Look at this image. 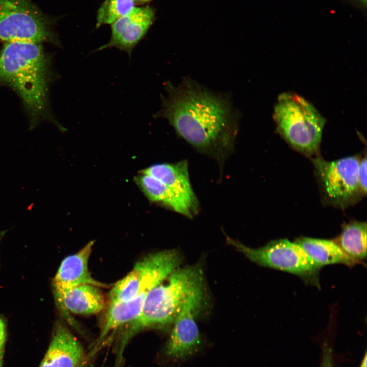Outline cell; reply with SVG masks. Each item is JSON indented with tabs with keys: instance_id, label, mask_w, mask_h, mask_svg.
<instances>
[{
	"instance_id": "obj_1",
	"label": "cell",
	"mask_w": 367,
	"mask_h": 367,
	"mask_svg": "<svg viewBox=\"0 0 367 367\" xmlns=\"http://www.w3.org/2000/svg\"><path fill=\"white\" fill-rule=\"evenodd\" d=\"M167 95L154 118L166 119L177 135L219 162L234 147L240 115L228 94L213 92L190 78L165 83Z\"/></svg>"
},
{
	"instance_id": "obj_2",
	"label": "cell",
	"mask_w": 367,
	"mask_h": 367,
	"mask_svg": "<svg viewBox=\"0 0 367 367\" xmlns=\"http://www.w3.org/2000/svg\"><path fill=\"white\" fill-rule=\"evenodd\" d=\"M49 60L39 43H7L0 52V83L21 97L32 126L48 116Z\"/></svg>"
},
{
	"instance_id": "obj_3",
	"label": "cell",
	"mask_w": 367,
	"mask_h": 367,
	"mask_svg": "<svg viewBox=\"0 0 367 367\" xmlns=\"http://www.w3.org/2000/svg\"><path fill=\"white\" fill-rule=\"evenodd\" d=\"M203 287V276L198 266L177 268L147 295L138 316L125 326L117 354L122 360L126 346L137 333L149 328L173 324L188 296Z\"/></svg>"
},
{
	"instance_id": "obj_4",
	"label": "cell",
	"mask_w": 367,
	"mask_h": 367,
	"mask_svg": "<svg viewBox=\"0 0 367 367\" xmlns=\"http://www.w3.org/2000/svg\"><path fill=\"white\" fill-rule=\"evenodd\" d=\"M273 117L278 132L293 148L309 155L318 152L325 120L304 98L291 92L281 94Z\"/></svg>"
},
{
	"instance_id": "obj_5",
	"label": "cell",
	"mask_w": 367,
	"mask_h": 367,
	"mask_svg": "<svg viewBox=\"0 0 367 367\" xmlns=\"http://www.w3.org/2000/svg\"><path fill=\"white\" fill-rule=\"evenodd\" d=\"M53 20L31 0H0V42L60 44Z\"/></svg>"
},
{
	"instance_id": "obj_6",
	"label": "cell",
	"mask_w": 367,
	"mask_h": 367,
	"mask_svg": "<svg viewBox=\"0 0 367 367\" xmlns=\"http://www.w3.org/2000/svg\"><path fill=\"white\" fill-rule=\"evenodd\" d=\"M227 242L259 265L295 274L306 283L319 286L321 268L295 242L279 239L259 248H250L229 237Z\"/></svg>"
},
{
	"instance_id": "obj_7",
	"label": "cell",
	"mask_w": 367,
	"mask_h": 367,
	"mask_svg": "<svg viewBox=\"0 0 367 367\" xmlns=\"http://www.w3.org/2000/svg\"><path fill=\"white\" fill-rule=\"evenodd\" d=\"M181 261V256L175 250H163L145 256L112 286L109 294V303L126 301L147 295L178 268Z\"/></svg>"
},
{
	"instance_id": "obj_8",
	"label": "cell",
	"mask_w": 367,
	"mask_h": 367,
	"mask_svg": "<svg viewBox=\"0 0 367 367\" xmlns=\"http://www.w3.org/2000/svg\"><path fill=\"white\" fill-rule=\"evenodd\" d=\"M359 161L356 156L331 162L312 159L323 194L330 204L345 207L363 195L358 179Z\"/></svg>"
},
{
	"instance_id": "obj_9",
	"label": "cell",
	"mask_w": 367,
	"mask_h": 367,
	"mask_svg": "<svg viewBox=\"0 0 367 367\" xmlns=\"http://www.w3.org/2000/svg\"><path fill=\"white\" fill-rule=\"evenodd\" d=\"M203 287L191 293L185 301L173 323L165 347L166 355L176 360L186 359L195 353L200 343L195 318L201 306Z\"/></svg>"
},
{
	"instance_id": "obj_10",
	"label": "cell",
	"mask_w": 367,
	"mask_h": 367,
	"mask_svg": "<svg viewBox=\"0 0 367 367\" xmlns=\"http://www.w3.org/2000/svg\"><path fill=\"white\" fill-rule=\"evenodd\" d=\"M155 17V10L151 7H134L128 13L111 24L110 40L95 51L115 47L125 51L130 57L135 47L152 25Z\"/></svg>"
},
{
	"instance_id": "obj_11",
	"label": "cell",
	"mask_w": 367,
	"mask_h": 367,
	"mask_svg": "<svg viewBox=\"0 0 367 367\" xmlns=\"http://www.w3.org/2000/svg\"><path fill=\"white\" fill-rule=\"evenodd\" d=\"M94 241L89 242L76 253L69 255L62 261L53 279L55 298L59 308L64 295L73 288L83 284H90L100 288L107 284L99 282L91 276L88 261Z\"/></svg>"
},
{
	"instance_id": "obj_12",
	"label": "cell",
	"mask_w": 367,
	"mask_h": 367,
	"mask_svg": "<svg viewBox=\"0 0 367 367\" xmlns=\"http://www.w3.org/2000/svg\"><path fill=\"white\" fill-rule=\"evenodd\" d=\"M84 356L82 344L61 322H57L39 367H77Z\"/></svg>"
},
{
	"instance_id": "obj_13",
	"label": "cell",
	"mask_w": 367,
	"mask_h": 367,
	"mask_svg": "<svg viewBox=\"0 0 367 367\" xmlns=\"http://www.w3.org/2000/svg\"><path fill=\"white\" fill-rule=\"evenodd\" d=\"M140 172L164 183L198 213L199 203L191 184L186 160L174 163L155 164Z\"/></svg>"
},
{
	"instance_id": "obj_14",
	"label": "cell",
	"mask_w": 367,
	"mask_h": 367,
	"mask_svg": "<svg viewBox=\"0 0 367 367\" xmlns=\"http://www.w3.org/2000/svg\"><path fill=\"white\" fill-rule=\"evenodd\" d=\"M100 289L94 285L83 284L73 288L64 295L59 308L70 325L78 328L70 313L94 314L104 308V297Z\"/></svg>"
},
{
	"instance_id": "obj_15",
	"label": "cell",
	"mask_w": 367,
	"mask_h": 367,
	"mask_svg": "<svg viewBox=\"0 0 367 367\" xmlns=\"http://www.w3.org/2000/svg\"><path fill=\"white\" fill-rule=\"evenodd\" d=\"M135 181L151 202L162 204L188 218H192L198 213L158 179L141 173L135 177Z\"/></svg>"
},
{
	"instance_id": "obj_16",
	"label": "cell",
	"mask_w": 367,
	"mask_h": 367,
	"mask_svg": "<svg viewBox=\"0 0 367 367\" xmlns=\"http://www.w3.org/2000/svg\"><path fill=\"white\" fill-rule=\"evenodd\" d=\"M295 242L320 268L334 264H342L350 267L358 264L364 265L362 261L346 254L334 241L300 237Z\"/></svg>"
},
{
	"instance_id": "obj_17",
	"label": "cell",
	"mask_w": 367,
	"mask_h": 367,
	"mask_svg": "<svg viewBox=\"0 0 367 367\" xmlns=\"http://www.w3.org/2000/svg\"><path fill=\"white\" fill-rule=\"evenodd\" d=\"M366 223L353 221L343 226L334 242L348 255L362 261L366 258Z\"/></svg>"
},
{
	"instance_id": "obj_18",
	"label": "cell",
	"mask_w": 367,
	"mask_h": 367,
	"mask_svg": "<svg viewBox=\"0 0 367 367\" xmlns=\"http://www.w3.org/2000/svg\"><path fill=\"white\" fill-rule=\"evenodd\" d=\"M134 0H104L98 8L96 28L112 24L135 7Z\"/></svg>"
},
{
	"instance_id": "obj_19",
	"label": "cell",
	"mask_w": 367,
	"mask_h": 367,
	"mask_svg": "<svg viewBox=\"0 0 367 367\" xmlns=\"http://www.w3.org/2000/svg\"><path fill=\"white\" fill-rule=\"evenodd\" d=\"M366 158L360 160L358 170V179L360 189L363 195L366 193Z\"/></svg>"
},
{
	"instance_id": "obj_20",
	"label": "cell",
	"mask_w": 367,
	"mask_h": 367,
	"mask_svg": "<svg viewBox=\"0 0 367 367\" xmlns=\"http://www.w3.org/2000/svg\"><path fill=\"white\" fill-rule=\"evenodd\" d=\"M7 338L6 323L0 316V367H4V357Z\"/></svg>"
},
{
	"instance_id": "obj_21",
	"label": "cell",
	"mask_w": 367,
	"mask_h": 367,
	"mask_svg": "<svg viewBox=\"0 0 367 367\" xmlns=\"http://www.w3.org/2000/svg\"><path fill=\"white\" fill-rule=\"evenodd\" d=\"M349 3L354 7L358 8L359 10L363 11L365 14L366 0H342Z\"/></svg>"
},
{
	"instance_id": "obj_22",
	"label": "cell",
	"mask_w": 367,
	"mask_h": 367,
	"mask_svg": "<svg viewBox=\"0 0 367 367\" xmlns=\"http://www.w3.org/2000/svg\"><path fill=\"white\" fill-rule=\"evenodd\" d=\"M360 367H366V354L364 356V357L363 359V361L360 365Z\"/></svg>"
},
{
	"instance_id": "obj_23",
	"label": "cell",
	"mask_w": 367,
	"mask_h": 367,
	"mask_svg": "<svg viewBox=\"0 0 367 367\" xmlns=\"http://www.w3.org/2000/svg\"><path fill=\"white\" fill-rule=\"evenodd\" d=\"M152 0H134L135 2H137L139 3H148L150 2H151Z\"/></svg>"
},
{
	"instance_id": "obj_24",
	"label": "cell",
	"mask_w": 367,
	"mask_h": 367,
	"mask_svg": "<svg viewBox=\"0 0 367 367\" xmlns=\"http://www.w3.org/2000/svg\"><path fill=\"white\" fill-rule=\"evenodd\" d=\"M5 233V231H0V241H1V239H2L3 237L4 236Z\"/></svg>"
}]
</instances>
